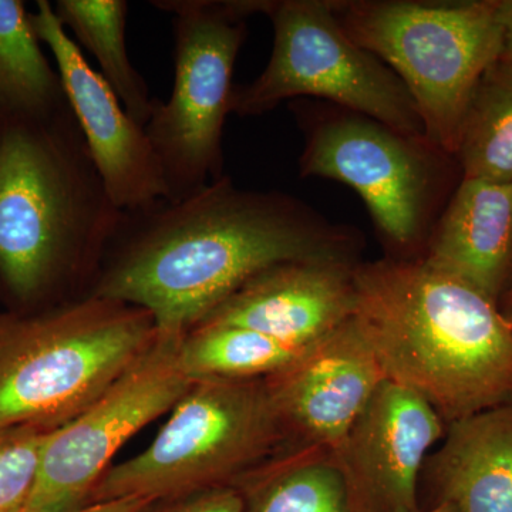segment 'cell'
I'll list each match as a JSON object with an SVG mask.
<instances>
[{
	"label": "cell",
	"instance_id": "cell-19",
	"mask_svg": "<svg viewBox=\"0 0 512 512\" xmlns=\"http://www.w3.org/2000/svg\"><path fill=\"white\" fill-rule=\"evenodd\" d=\"M67 106L25 2L0 0V116H45Z\"/></svg>",
	"mask_w": 512,
	"mask_h": 512
},
{
	"label": "cell",
	"instance_id": "cell-8",
	"mask_svg": "<svg viewBox=\"0 0 512 512\" xmlns=\"http://www.w3.org/2000/svg\"><path fill=\"white\" fill-rule=\"evenodd\" d=\"M261 13L274 28L271 57L254 82L234 90L231 113L261 116L285 100L319 97L427 141L409 90L345 32L330 2L262 0Z\"/></svg>",
	"mask_w": 512,
	"mask_h": 512
},
{
	"label": "cell",
	"instance_id": "cell-27",
	"mask_svg": "<svg viewBox=\"0 0 512 512\" xmlns=\"http://www.w3.org/2000/svg\"><path fill=\"white\" fill-rule=\"evenodd\" d=\"M505 316H507L508 320H510L512 326V305L508 306L507 312H505Z\"/></svg>",
	"mask_w": 512,
	"mask_h": 512
},
{
	"label": "cell",
	"instance_id": "cell-23",
	"mask_svg": "<svg viewBox=\"0 0 512 512\" xmlns=\"http://www.w3.org/2000/svg\"><path fill=\"white\" fill-rule=\"evenodd\" d=\"M244 500L235 485L205 488L167 500L154 501L143 512H242Z\"/></svg>",
	"mask_w": 512,
	"mask_h": 512
},
{
	"label": "cell",
	"instance_id": "cell-1",
	"mask_svg": "<svg viewBox=\"0 0 512 512\" xmlns=\"http://www.w3.org/2000/svg\"><path fill=\"white\" fill-rule=\"evenodd\" d=\"M352 229L279 191L218 180L183 200L123 211L89 295L146 309L183 338L245 282L291 261L359 262Z\"/></svg>",
	"mask_w": 512,
	"mask_h": 512
},
{
	"label": "cell",
	"instance_id": "cell-4",
	"mask_svg": "<svg viewBox=\"0 0 512 512\" xmlns=\"http://www.w3.org/2000/svg\"><path fill=\"white\" fill-rule=\"evenodd\" d=\"M157 338L150 312L101 296L0 313V430L60 429Z\"/></svg>",
	"mask_w": 512,
	"mask_h": 512
},
{
	"label": "cell",
	"instance_id": "cell-18",
	"mask_svg": "<svg viewBox=\"0 0 512 512\" xmlns=\"http://www.w3.org/2000/svg\"><path fill=\"white\" fill-rule=\"evenodd\" d=\"M53 8L63 28L72 30L74 42L97 60L101 77L131 119L146 126L156 97L128 56L126 0H56Z\"/></svg>",
	"mask_w": 512,
	"mask_h": 512
},
{
	"label": "cell",
	"instance_id": "cell-10",
	"mask_svg": "<svg viewBox=\"0 0 512 512\" xmlns=\"http://www.w3.org/2000/svg\"><path fill=\"white\" fill-rule=\"evenodd\" d=\"M436 154L444 153L429 141L342 110L308 124L299 168L302 177L349 185L380 234L394 247L413 251L429 228L439 173Z\"/></svg>",
	"mask_w": 512,
	"mask_h": 512
},
{
	"label": "cell",
	"instance_id": "cell-6",
	"mask_svg": "<svg viewBox=\"0 0 512 512\" xmlns=\"http://www.w3.org/2000/svg\"><path fill=\"white\" fill-rule=\"evenodd\" d=\"M284 448L265 379L194 380L153 443L111 466L89 504L126 497L160 501L234 485Z\"/></svg>",
	"mask_w": 512,
	"mask_h": 512
},
{
	"label": "cell",
	"instance_id": "cell-3",
	"mask_svg": "<svg viewBox=\"0 0 512 512\" xmlns=\"http://www.w3.org/2000/svg\"><path fill=\"white\" fill-rule=\"evenodd\" d=\"M355 318L386 379L448 424L512 406V326L498 303L417 258L360 262Z\"/></svg>",
	"mask_w": 512,
	"mask_h": 512
},
{
	"label": "cell",
	"instance_id": "cell-15",
	"mask_svg": "<svg viewBox=\"0 0 512 512\" xmlns=\"http://www.w3.org/2000/svg\"><path fill=\"white\" fill-rule=\"evenodd\" d=\"M420 258L500 302L512 285V181L463 178Z\"/></svg>",
	"mask_w": 512,
	"mask_h": 512
},
{
	"label": "cell",
	"instance_id": "cell-24",
	"mask_svg": "<svg viewBox=\"0 0 512 512\" xmlns=\"http://www.w3.org/2000/svg\"><path fill=\"white\" fill-rule=\"evenodd\" d=\"M153 503L154 501L147 500V498L126 497L89 504L72 512H143Z\"/></svg>",
	"mask_w": 512,
	"mask_h": 512
},
{
	"label": "cell",
	"instance_id": "cell-21",
	"mask_svg": "<svg viewBox=\"0 0 512 512\" xmlns=\"http://www.w3.org/2000/svg\"><path fill=\"white\" fill-rule=\"evenodd\" d=\"M464 178L512 181V63L500 57L478 82L458 133Z\"/></svg>",
	"mask_w": 512,
	"mask_h": 512
},
{
	"label": "cell",
	"instance_id": "cell-16",
	"mask_svg": "<svg viewBox=\"0 0 512 512\" xmlns=\"http://www.w3.org/2000/svg\"><path fill=\"white\" fill-rule=\"evenodd\" d=\"M421 491L427 508L512 512V406L448 424L443 444L424 461Z\"/></svg>",
	"mask_w": 512,
	"mask_h": 512
},
{
	"label": "cell",
	"instance_id": "cell-14",
	"mask_svg": "<svg viewBox=\"0 0 512 512\" xmlns=\"http://www.w3.org/2000/svg\"><path fill=\"white\" fill-rule=\"evenodd\" d=\"M360 262L291 261L245 282L200 325L241 326L308 348L355 315Z\"/></svg>",
	"mask_w": 512,
	"mask_h": 512
},
{
	"label": "cell",
	"instance_id": "cell-2",
	"mask_svg": "<svg viewBox=\"0 0 512 512\" xmlns=\"http://www.w3.org/2000/svg\"><path fill=\"white\" fill-rule=\"evenodd\" d=\"M121 212L70 106L0 116V296L8 312L76 301L83 282L92 291Z\"/></svg>",
	"mask_w": 512,
	"mask_h": 512
},
{
	"label": "cell",
	"instance_id": "cell-25",
	"mask_svg": "<svg viewBox=\"0 0 512 512\" xmlns=\"http://www.w3.org/2000/svg\"><path fill=\"white\" fill-rule=\"evenodd\" d=\"M498 18L504 29V57L512 63V0H498Z\"/></svg>",
	"mask_w": 512,
	"mask_h": 512
},
{
	"label": "cell",
	"instance_id": "cell-17",
	"mask_svg": "<svg viewBox=\"0 0 512 512\" xmlns=\"http://www.w3.org/2000/svg\"><path fill=\"white\" fill-rule=\"evenodd\" d=\"M234 485L242 512H359L338 454L329 448L279 451Z\"/></svg>",
	"mask_w": 512,
	"mask_h": 512
},
{
	"label": "cell",
	"instance_id": "cell-13",
	"mask_svg": "<svg viewBox=\"0 0 512 512\" xmlns=\"http://www.w3.org/2000/svg\"><path fill=\"white\" fill-rule=\"evenodd\" d=\"M386 379L352 316L282 372L268 377L285 448L338 451L357 416Z\"/></svg>",
	"mask_w": 512,
	"mask_h": 512
},
{
	"label": "cell",
	"instance_id": "cell-20",
	"mask_svg": "<svg viewBox=\"0 0 512 512\" xmlns=\"http://www.w3.org/2000/svg\"><path fill=\"white\" fill-rule=\"evenodd\" d=\"M309 348L241 326L205 323L181 339L180 362L192 380L268 379L301 359Z\"/></svg>",
	"mask_w": 512,
	"mask_h": 512
},
{
	"label": "cell",
	"instance_id": "cell-22",
	"mask_svg": "<svg viewBox=\"0 0 512 512\" xmlns=\"http://www.w3.org/2000/svg\"><path fill=\"white\" fill-rule=\"evenodd\" d=\"M50 433L32 426L0 430V512H25Z\"/></svg>",
	"mask_w": 512,
	"mask_h": 512
},
{
	"label": "cell",
	"instance_id": "cell-7",
	"mask_svg": "<svg viewBox=\"0 0 512 512\" xmlns=\"http://www.w3.org/2000/svg\"><path fill=\"white\" fill-rule=\"evenodd\" d=\"M174 16V87L154 100L146 130L161 168L167 200H183L218 180L224 167L222 133L231 113L235 62L245 20L262 0H156Z\"/></svg>",
	"mask_w": 512,
	"mask_h": 512
},
{
	"label": "cell",
	"instance_id": "cell-12",
	"mask_svg": "<svg viewBox=\"0 0 512 512\" xmlns=\"http://www.w3.org/2000/svg\"><path fill=\"white\" fill-rule=\"evenodd\" d=\"M446 423L412 390L384 379L335 451L359 512H419L424 461Z\"/></svg>",
	"mask_w": 512,
	"mask_h": 512
},
{
	"label": "cell",
	"instance_id": "cell-9",
	"mask_svg": "<svg viewBox=\"0 0 512 512\" xmlns=\"http://www.w3.org/2000/svg\"><path fill=\"white\" fill-rule=\"evenodd\" d=\"M183 338L158 335L106 392L47 436L25 512H72L89 504L117 451L173 410L194 383L180 362Z\"/></svg>",
	"mask_w": 512,
	"mask_h": 512
},
{
	"label": "cell",
	"instance_id": "cell-11",
	"mask_svg": "<svg viewBox=\"0 0 512 512\" xmlns=\"http://www.w3.org/2000/svg\"><path fill=\"white\" fill-rule=\"evenodd\" d=\"M30 18L40 42L55 57L70 109L113 204L133 211L167 200L163 168L146 130L67 35L53 3L37 0Z\"/></svg>",
	"mask_w": 512,
	"mask_h": 512
},
{
	"label": "cell",
	"instance_id": "cell-5",
	"mask_svg": "<svg viewBox=\"0 0 512 512\" xmlns=\"http://www.w3.org/2000/svg\"><path fill=\"white\" fill-rule=\"evenodd\" d=\"M350 37L379 57L413 97L431 146L454 156L483 74L504 55L498 0L330 2Z\"/></svg>",
	"mask_w": 512,
	"mask_h": 512
},
{
	"label": "cell",
	"instance_id": "cell-26",
	"mask_svg": "<svg viewBox=\"0 0 512 512\" xmlns=\"http://www.w3.org/2000/svg\"><path fill=\"white\" fill-rule=\"evenodd\" d=\"M419 512H460L456 507L451 504L441 503L434 505V507L426 508V510H420Z\"/></svg>",
	"mask_w": 512,
	"mask_h": 512
},
{
	"label": "cell",
	"instance_id": "cell-28",
	"mask_svg": "<svg viewBox=\"0 0 512 512\" xmlns=\"http://www.w3.org/2000/svg\"><path fill=\"white\" fill-rule=\"evenodd\" d=\"M508 306L512 305V285H511V288H510V292H508Z\"/></svg>",
	"mask_w": 512,
	"mask_h": 512
}]
</instances>
